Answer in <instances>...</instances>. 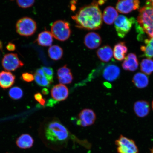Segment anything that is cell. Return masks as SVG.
<instances>
[{
  "instance_id": "obj_1",
  "label": "cell",
  "mask_w": 153,
  "mask_h": 153,
  "mask_svg": "<svg viewBox=\"0 0 153 153\" xmlns=\"http://www.w3.org/2000/svg\"><path fill=\"white\" fill-rule=\"evenodd\" d=\"M76 27L87 30H97L102 24V15L97 1L81 7L72 16Z\"/></svg>"
},
{
  "instance_id": "obj_2",
  "label": "cell",
  "mask_w": 153,
  "mask_h": 153,
  "mask_svg": "<svg viewBox=\"0 0 153 153\" xmlns=\"http://www.w3.org/2000/svg\"><path fill=\"white\" fill-rule=\"evenodd\" d=\"M45 134L48 140L55 144H62L66 142L69 135L66 128L57 121L51 122L48 124Z\"/></svg>"
},
{
  "instance_id": "obj_3",
  "label": "cell",
  "mask_w": 153,
  "mask_h": 153,
  "mask_svg": "<svg viewBox=\"0 0 153 153\" xmlns=\"http://www.w3.org/2000/svg\"><path fill=\"white\" fill-rule=\"evenodd\" d=\"M51 30L53 37L61 41L68 39L71 34L70 24L65 21L59 20L53 22Z\"/></svg>"
},
{
  "instance_id": "obj_4",
  "label": "cell",
  "mask_w": 153,
  "mask_h": 153,
  "mask_svg": "<svg viewBox=\"0 0 153 153\" xmlns=\"http://www.w3.org/2000/svg\"><path fill=\"white\" fill-rule=\"evenodd\" d=\"M16 31L18 34L24 37H29L35 33L37 25L35 21L28 17L19 19L16 25Z\"/></svg>"
},
{
  "instance_id": "obj_5",
  "label": "cell",
  "mask_w": 153,
  "mask_h": 153,
  "mask_svg": "<svg viewBox=\"0 0 153 153\" xmlns=\"http://www.w3.org/2000/svg\"><path fill=\"white\" fill-rule=\"evenodd\" d=\"M133 17L128 18L123 15L118 16L114 21V27L118 37L123 38L125 37L131 28L132 25L135 23Z\"/></svg>"
},
{
  "instance_id": "obj_6",
  "label": "cell",
  "mask_w": 153,
  "mask_h": 153,
  "mask_svg": "<svg viewBox=\"0 0 153 153\" xmlns=\"http://www.w3.org/2000/svg\"><path fill=\"white\" fill-rule=\"evenodd\" d=\"M137 22L143 30L153 26V7L146 2V5L139 10Z\"/></svg>"
},
{
  "instance_id": "obj_7",
  "label": "cell",
  "mask_w": 153,
  "mask_h": 153,
  "mask_svg": "<svg viewBox=\"0 0 153 153\" xmlns=\"http://www.w3.org/2000/svg\"><path fill=\"white\" fill-rule=\"evenodd\" d=\"M118 153H139L135 141L123 135H120L115 141Z\"/></svg>"
},
{
  "instance_id": "obj_8",
  "label": "cell",
  "mask_w": 153,
  "mask_h": 153,
  "mask_svg": "<svg viewBox=\"0 0 153 153\" xmlns=\"http://www.w3.org/2000/svg\"><path fill=\"white\" fill-rule=\"evenodd\" d=\"M2 65L5 70L15 71L24 65L23 62L19 59L16 53L5 54L2 60Z\"/></svg>"
},
{
  "instance_id": "obj_9",
  "label": "cell",
  "mask_w": 153,
  "mask_h": 153,
  "mask_svg": "<svg viewBox=\"0 0 153 153\" xmlns=\"http://www.w3.org/2000/svg\"><path fill=\"white\" fill-rule=\"evenodd\" d=\"M78 117L79 120H78L77 124L83 127L93 125L96 119L95 113L90 109L82 110L78 115Z\"/></svg>"
},
{
  "instance_id": "obj_10",
  "label": "cell",
  "mask_w": 153,
  "mask_h": 153,
  "mask_svg": "<svg viewBox=\"0 0 153 153\" xmlns=\"http://www.w3.org/2000/svg\"><path fill=\"white\" fill-rule=\"evenodd\" d=\"M140 2L139 1H119L117 3L116 9L122 14H127L139 8Z\"/></svg>"
},
{
  "instance_id": "obj_11",
  "label": "cell",
  "mask_w": 153,
  "mask_h": 153,
  "mask_svg": "<svg viewBox=\"0 0 153 153\" xmlns=\"http://www.w3.org/2000/svg\"><path fill=\"white\" fill-rule=\"evenodd\" d=\"M51 95L57 101H64L68 98L69 91L68 87L62 84L55 85L51 90Z\"/></svg>"
},
{
  "instance_id": "obj_12",
  "label": "cell",
  "mask_w": 153,
  "mask_h": 153,
  "mask_svg": "<svg viewBox=\"0 0 153 153\" xmlns=\"http://www.w3.org/2000/svg\"><path fill=\"white\" fill-rule=\"evenodd\" d=\"M102 42V39L98 33L94 32H89L85 36L84 43L88 48L93 49L97 48Z\"/></svg>"
},
{
  "instance_id": "obj_13",
  "label": "cell",
  "mask_w": 153,
  "mask_h": 153,
  "mask_svg": "<svg viewBox=\"0 0 153 153\" xmlns=\"http://www.w3.org/2000/svg\"><path fill=\"white\" fill-rule=\"evenodd\" d=\"M120 74L119 67L114 65H108L103 72V76L105 79L109 82H113L117 79Z\"/></svg>"
},
{
  "instance_id": "obj_14",
  "label": "cell",
  "mask_w": 153,
  "mask_h": 153,
  "mask_svg": "<svg viewBox=\"0 0 153 153\" xmlns=\"http://www.w3.org/2000/svg\"><path fill=\"white\" fill-rule=\"evenodd\" d=\"M134 110L137 116L139 117H144L148 115L150 112V105L146 101H137L134 104Z\"/></svg>"
},
{
  "instance_id": "obj_15",
  "label": "cell",
  "mask_w": 153,
  "mask_h": 153,
  "mask_svg": "<svg viewBox=\"0 0 153 153\" xmlns=\"http://www.w3.org/2000/svg\"><path fill=\"white\" fill-rule=\"evenodd\" d=\"M15 76L11 72L2 71L0 72V87L6 89L10 87L15 83Z\"/></svg>"
},
{
  "instance_id": "obj_16",
  "label": "cell",
  "mask_w": 153,
  "mask_h": 153,
  "mask_svg": "<svg viewBox=\"0 0 153 153\" xmlns=\"http://www.w3.org/2000/svg\"><path fill=\"white\" fill-rule=\"evenodd\" d=\"M139 63L136 55L134 53H130L125 58L122 64L124 70L134 71L138 68Z\"/></svg>"
},
{
  "instance_id": "obj_17",
  "label": "cell",
  "mask_w": 153,
  "mask_h": 153,
  "mask_svg": "<svg viewBox=\"0 0 153 153\" xmlns=\"http://www.w3.org/2000/svg\"><path fill=\"white\" fill-rule=\"evenodd\" d=\"M118 13L114 7L108 6L104 10L102 15L103 20L105 23L111 25L117 18Z\"/></svg>"
},
{
  "instance_id": "obj_18",
  "label": "cell",
  "mask_w": 153,
  "mask_h": 153,
  "mask_svg": "<svg viewBox=\"0 0 153 153\" xmlns=\"http://www.w3.org/2000/svg\"><path fill=\"white\" fill-rule=\"evenodd\" d=\"M97 56L100 60L104 62H109L113 56L112 50L110 46H103L97 50Z\"/></svg>"
},
{
  "instance_id": "obj_19",
  "label": "cell",
  "mask_w": 153,
  "mask_h": 153,
  "mask_svg": "<svg viewBox=\"0 0 153 153\" xmlns=\"http://www.w3.org/2000/svg\"><path fill=\"white\" fill-rule=\"evenodd\" d=\"M36 41L42 46H50L53 42V36L51 32L45 30L38 34Z\"/></svg>"
},
{
  "instance_id": "obj_20",
  "label": "cell",
  "mask_w": 153,
  "mask_h": 153,
  "mask_svg": "<svg viewBox=\"0 0 153 153\" xmlns=\"http://www.w3.org/2000/svg\"><path fill=\"white\" fill-rule=\"evenodd\" d=\"M34 140L28 134H23L19 137L16 141V144L19 148L22 149L30 148L33 146Z\"/></svg>"
},
{
  "instance_id": "obj_21",
  "label": "cell",
  "mask_w": 153,
  "mask_h": 153,
  "mask_svg": "<svg viewBox=\"0 0 153 153\" xmlns=\"http://www.w3.org/2000/svg\"><path fill=\"white\" fill-rule=\"evenodd\" d=\"M128 49L125 42H120L115 45L114 49V56L117 60L121 61L125 58Z\"/></svg>"
},
{
  "instance_id": "obj_22",
  "label": "cell",
  "mask_w": 153,
  "mask_h": 153,
  "mask_svg": "<svg viewBox=\"0 0 153 153\" xmlns=\"http://www.w3.org/2000/svg\"><path fill=\"white\" fill-rule=\"evenodd\" d=\"M132 81L134 85L139 89L146 88L149 83L148 76L140 72L137 73L134 75Z\"/></svg>"
},
{
  "instance_id": "obj_23",
  "label": "cell",
  "mask_w": 153,
  "mask_h": 153,
  "mask_svg": "<svg viewBox=\"0 0 153 153\" xmlns=\"http://www.w3.org/2000/svg\"><path fill=\"white\" fill-rule=\"evenodd\" d=\"M49 56L54 60H60L63 55V51L62 48L58 45L51 46L48 50Z\"/></svg>"
},
{
  "instance_id": "obj_24",
  "label": "cell",
  "mask_w": 153,
  "mask_h": 153,
  "mask_svg": "<svg viewBox=\"0 0 153 153\" xmlns=\"http://www.w3.org/2000/svg\"><path fill=\"white\" fill-rule=\"evenodd\" d=\"M140 68L141 71L148 75H150L153 72V60L143 59L141 63Z\"/></svg>"
},
{
  "instance_id": "obj_25",
  "label": "cell",
  "mask_w": 153,
  "mask_h": 153,
  "mask_svg": "<svg viewBox=\"0 0 153 153\" xmlns=\"http://www.w3.org/2000/svg\"><path fill=\"white\" fill-rule=\"evenodd\" d=\"M9 94L11 99L14 100H18L22 97L23 92L20 87H15L10 89Z\"/></svg>"
},
{
  "instance_id": "obj_26",
  "label": "cell",
  "mask_w": 153,
  "mask_h": 153,
  "mask_svg": "<svg viewBox=\"0 0 153 153\" xmlns=\"http://www.w3.org/2000/svg\"><path fill=\"white\" fill-rule=\"evenodd\" d=\"M34 80L38 85L42 87H48L51 85L50 82L45 76H41L37 74H34Z\"/></svg>"
},
{
  "instance_id": "obj_27",
  "label": "cell",
  "mask_w": 153,
  "mask_h": 153,
  "mask_svg": "<svg viewBox=\"0 0 153 153\" xmlns=\"http://www.w3.org/2000/svg\"><path fill=\"white\" fill-rule=\"evenodd\" d=\"M58 79L59 83L61 84L66 85V84H69L71 83L73 80V77L71 72L69 73L61 76L60 77H58Z\"/></svg>"
},
{
  "instance_id": "obj_28",
  "label": "cell",
  "mask_w": 153,
  "mask_h": 153,
  "mask_svg": "<svg viewBox=\"0 0 153 153\" xmlns=\"http://www.w3.org/2000/svg\"><path fill=\"white\" fill-rule=\"evenodd\" d=\"M42 70H43L45 75L51 83H52L53 82V76L54 72L52 68L51 67L42 66Z\"/></svg>"
},
{
  "instance_id": "obj_29",
  "label": "cell",
  "mask_w": 153,
  "mask_h": 153,
  "mask_svg": "<svg viewBox=\"0 0 153 153\" xmlns=\"http://www.w3.org/2000/svg\"><path fill=\"white\" fill-rule=\"evenodd\" d=\"M140 49L144 53V56L149 59L153 57V48L149 45L141 46Z\"/></svg>"
},
{
  "instance_id": "obj_30",
  "label": "cell",
  "mask_w": 153,
  "mask_h": 153,
  "mask_svg": "<svg viewBox=\"0 0 153 153\" xmlns=\"http://www.w3.org/2000/svg\"><path fill=\"white\" fill-rule=\"evenodd\" d=\"M17 4L22 8H27L32 6L35 2L33 0H18L16 1Z\"/></svg>"
},
{
  "instance_id": "obj_31",
  "label": "cell",
  "mask_w": 153,
  "mask_h": 153,
  "mask_svg": "<svg viewBox=\"0 0 153 153\" xmlns=\"http://www.w3.org/2000/svg\"><path fill=\"white\" fill-rule=\"evenodd\" d=\"M71 72L70 68L67 67L66 65H65L62 68L59 69L57 71V74L58 77H60L65 74L69 73Z\"/></svg>"
},
{
  "instance_id": "obj_32",
  "label": "cell",
  "mask_w": 153,
  "mask_h": 153,
  "mask_svg": "<svg viewBox=\"0 0 153 153\" xmlns=\"http://www.w3.org/2000/svg\"><path fill=\"white\" fill-rule=\"evenodd\" d=\"M22 77L24 81L27 82H30L34 81V76L29 73H24L22 74Z\"/></svg>"
},
{
  "instance_id": "obj_33",
  "label": "cell",
  "mask_w": 153,
  "mask_h": 153,
  "mask_svg": "<svg viewBox=\"0 0 153 153\" xmlns=\"http://www.w3.org/2000/svg\"><path fill=\"white\" fill-rule=\"evenodd\" d=\"M34 97L35 100L39 102L40 104L43 106H45L46 103L45 100L43 98L41 94L39 93L36 94L34 95Z\"/></svg>"
},
{
  "instance_id": "obj_34",
  "label": "cell",
  "mask_w": 153,
  "mask_h": 153,
  "mask_svg": "<svg viewBox=\"0 0 153 153\" xmlns=\"http://www.w3.org/2000/svg\"><path fill=\"white\" fill-rule=\"evenodd\" d=\"M6 48L9 51H14L16 49V46L14 44L9 43L7 45Z\"/></svg>"
},
{
  "instance_id": "obj_35",
  "label": "cell",
  "mask_w": 153,
  "mask_h": 153,
  "mask_svg": "<svg viewBox=\"0 0 153 153\" xmlns=\"http://www.w3.org/2000/svg\"><path fill=\"white\" fill-rule=\"evenodd\" d=\"M144 42L145 45H149L153 48V38L146 39Z\"/></svg>"
},
{
  "instance_id": "obj_36",
  "label": "cell",
  "mask_w": 153,
  "mask_h": 153,
  "mask_svg": "<svg viewBox=\"0 0 153 153\" xmlns=\"http://www.w3.org/2000/svg\"><path fill=\"white\" fill-rule=\"evenodd\" d=\"M54 101H55L54 100H50L49 101V102H48V106H52V105H53V104H56V102H54Z\"/></svg>"
},
{
  "instance_id": "obj_37",
  "label": "cell",
  "mask_w": 153,
  "mask_h": 153,
  "mask_svg": "<svg viewBox=\"0 0 153 153\" xmlns=\"http://www.w3.org/2000/svg\"><path fill=\"white\" fill-rule=\"evenodd\" d=\"M42 93H43V94L45 95H47L48 94H49V91L47 88H43L42 90Z\"/></svg>"
},
{
  "instance_id": "obj_38",
  "label": "cell",
  "mask_w": 153,
  "mask_h": 153,
  "mask_svg": "<svg viewBox=\"0 0 153 153\" xmlns=\"http://www.w3.org/2000/svg\"><path fill=\"white\" fill-rule=\"evenodd\" d=\"M105 1H97V3H98V5H101L104 4L105 3Z\"/></svg>"
},
{
  "instance_id": "obj_39",
  "label": "cell",
  "mask_w": 153,
  "mask_h": 153,
  "mask_svg": "<svg viewBox=\"0 0 153 153\" xmlns=\"http://www.w3.org/2000/svg\"><path fill=\"white\" fill-rule=\"evenodd\" d=\"M104 85L108 88H109V87H110V86H111L110 84L109 83H104Z\"/></svg>"
},
{
  "instance_id": "obj_40",
  "label": "cell",
  "mask_w": 153,
  "mask_h": 153,
  "mask_svg": "<svg viewBox=\"0 0 153 153\" xmlns=\"http://www.w3.org/2000/svg\"><path fill=\"white\" fill-rule=\"evenodd\" d=\"M147 1L153 7V1Z\"/></svg>"
},
{
  "instance_id": "obj_41",
  "label": "cell",
  "mask_w": 153,
  "mask_h": 153,
  "mask_svg": "<svg viewBox=\"0 0 153 153\" xmlns=\"http://www.w3.org/2000/svg\"><path fill=\"white\" fill-rule=\"evenodd\" d=\"M0 49L2 50V43L0 41Z\"/></svg>"
},
{
  "instance_id": "obj_42",
  "label": "cell",
  "mask_w": 153,
  "mask_h": 153,
  "mask_svg": "<svg viewBox=\"0 0 153 153\" xmlns=\"http://www.w3.org/2000/svg\"><path fill=\"white\" fill-rule=\"evenodd\" d=\"M150 153H153V146L152 148L150 149Z\"/></svg>"
},
{
  "instance_id": "obj_43",
  "label": "cell",
  "mask_w": 153,
  "mask_h": 153,
  "mask_svg": "<svg viewBox=\"0 0 153 153\" xmlns=\"http://www.w3.org/2000/svg\"><path fill=\"white\" fill-rule=\"evenodd\" d=\"M152 109L153 110V100L152 101Z\"/></svg>"
},
{
  "instance_id": "obj_44",
  "label": "cell",
  "mask_w": 153,
  "mask_h": 153,
  "mask_svg": "<svg viewBox=\"0 0 153 153\" xmlns=\"http://www.w3.org/2000/svg\"></svg>"
}]
</instances>
